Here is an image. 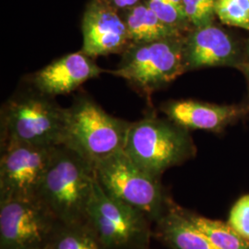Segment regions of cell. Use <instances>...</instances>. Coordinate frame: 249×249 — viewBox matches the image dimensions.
Masks as SVG:
<instances>
[{
    "label": "cell",
    "instance_id": "obj_16",
    "mask_svg": "<svg viewBox=\"0 0 249 249\" xmlns=\"http://www.w3.org/2000/svg\"><path fill=\"white\" fill-rule=\"evenodd\" d=\"M45 249H107L89 220L83 223L59 222Z\"/></svg>",
    "mask_w": 249,
    "mask_h": 249
},
{
    "label": "cell",
    "instance_id": "obj_21",
    "mask_svg": "<svg viewBox=\"0 0 249 249\" xmlns=\"http://www.w3.org/2000/svg\"><path fill=\"white\" fill-rule=\"evenodd\" d=\"M227 223L249 240V195L241 196L231 207Z\"/></svg>",
    "mask_w": 249,
    "mask_h": 249
},
{
    "label": "cell",
    "instance_id": "obj_23",
    "mask_svg": "<svg viewBox=\"0 0 249 249\" xmlns=\"http://www.w3.org/2000/svg\"><path fill=\"white\" fill-rule=\"evenodd\" d=\"M237 69H238V70L245 75V77H246V80H247V82H248V89H249V64L247 62L242 63L241 65L238 66Z\"/></svg>",
    "mask_w": 249,
    "mask_h": 249
},
{
    "label": "cell",
    "instance_id": "obj_7",
    "mask_svg": "<svg viewBox=\"0 0 249 249\" xmlns=\"http://www.w3.org/2000/svg\"><path fill=\"white\" fill-rule=\"evenodd\" d=\"M88 220L107 249H149L153 234L149 219L107 194L98 181L89 202Z\"/></svg>",
    "mask_w": 249,
    "mask_h": 249
},
{
    "label": "cell",
    "instance_id": "obj_19",
    "mask_svg": "<svg viewBox=\"0 0 249 249\" xmlns=\"http://www.w3.org/2000/svg\"><path fill=\"white\" fill-rule=\"evenodd\" d=\"M217 0H183V10L193 28L213 24Z\"/></svg>",
    "mask_w": 249,
    "mask_h": 249
},
{
    "label": "cell",
    "instance_id": "obj_13",
    "mask_svg": "<svg viewBox=\"0 0 249 249\" xmlns=\"http://www.w3.org/2000/svg\"><path fill=\"white\" fill-rule=\"evenodd\" d=\"M103 72L92 57L82 51L69 53L36 72L32 85L46 95L69 94Z\"/></svg>",
    "mask_w": 249,
    "mask_h": 249
},
{
    "label": "cell",
    "instance_id": "obj_24",
    "mask_svg": "<svg viewBox=\"0 0 249 249\" xmlns=\"http://www.w3.org/2000/svg\"><path fill=\"white\" fill-rule=\"evenodd\" d=\"M244 55H245V62L249 63V38L246 43V46H245V51H244Z\"/></svg>",
    "mask_w": 249,
    "mask_h": 249
},
{
    "label": "cell",
    "instance_id": "obj_5",
    "mask_svg": "<svg viewBox=\"0 0 249 249\" xmlns=\"http://www.w3.org/2000/svg\"><path fill=\"white\" fill-rule=\"evenodd\" d=\"M100 186L110 196L142 213L156 223L173 201L157 178L141 168L124 151L94 165Z\"/></svg>",
    "mask_w": 249,
    "mask_h": 249
},
{
    "label": "cell",
    "instance_id": "obj_18",
    "mask_svg": "<svg viewBox=\"0 0 249 249\" xmlns=\"http://www.w3.org/2000/svg\"><path fill=\"white\" fill-rule=\"evenodd\" d=\"M215 13L223 24L249 31V0H217Z\"/></svg>",
    "mask_w": 249,
    "mask_h": 249
},
{
    "label": "cell",
    "instance_id": "obj_25",
    "mask_svg": "<svg viewBox=\"0 0 249 249\" xmlns=\"http://www.w3.org/2000/svg\"><path fill=\"white\" fill-rule=\"evenodd\" d=\"M170 2H172L173 4H175L176 6H178L179 8L183 9V0H169Z\"/></svg>",
    "mask_w": 249,
    "mask_h": 249
},
{
    "label": "cell",
    "instance_id": "obj_4",
    "mask_svg": "<svg viewBox=\"0 0 249 249\" xmlns=\"http://www.w3.org/2000/svg\"><path fill=\"white\" fill-rule=\"evenodd\" d=\"M130 125L107 113L93 100L80 97L68 108L63 145L95 165L124 151Z\"/></svg>",
    "mask_w": 249,
    "mask_h": 249
},
{
    "label": "cell",
    "instance_id": "obj_3",
    "mask_svg": "<svg viewBox=\"0 0 249 249\" xmlns=\"http://www.w3.org/2000/svg\"><path fill=\"white\" fill-rule=\"evenodd\" d=\"M124 151L141 168L160 178L166 170L195 157L196 148L188 129L150 116L131 123Z\"/></svg>",
    "mask_w": 249,
    "mask_h": 249
},
{
    "label": "cell",
    "instance_id": "obj_10",
    "mask_svg": "<svg viewBox=\"0 0 249 249\" xmlns=\"http://www.w3.org/2000/svg\"><path fill=\"white\" fill-rule=\"evenodd\" d=\"M186 71L213 67L238 68L245 57L236 41L222 28L213 24L193 28L184 37Z\"/></svg>",
    "mask_w": 249,
    "mask_h": 249
},
{
    "label": "cell",
    "instance_id": "obj_14",
    "mask_svg": "<svg viewBox=\"0 0 249 249\" xmlns=\"http://www.w3.org/2000/svg\"><path fill=\"white\" fill-rule=\"evenodd\" d=\"M153 234L173 249H219L174 201L155 223Z\"/></svg>",
    "mask_w": 249,
    "mask_h": 249
},
{
    "label": "cell",
    "instance_id": "obj_9",
    "mask_svg": "<svg viewBox=\"0 0 249 249\" xmlns=\"http://www.w3.org/2000/svg\"><path fill=\"white\" fill-rule=\"evenodd\" d=\"M54 147L24 143L1 147L0 202L38 197Z\"/></svg>",
    "mask_w": 249,
    "mask_h": 249
},
{
    "label": "cell",
    "instance_id": "obj_20",
    "mask_svg": "<svg viewBox=\"0 0 249 249\" xmlns=\"http://www.w3.org/2000/svg\"><path fill=\"white\" fill-rule=\"evenodd\" d=\"M146 5L166 24L177 28L182 33L188 31L190 23L184 10L169 0H148Z\"/></svg>",
    "mask_w": 249,
    "mask_h": 249
},
{
    "label": "cell",
    "instance_id": "obj_11",
    "mask_svg": "<svg viewBox=\"0 0 249 249\" xmlns=\"http://www.w3.org/2000/svg\"><path fill=\"white\" fill-rule=\"evenodd\" d=\"M81 51L90 57L119 53L130 45L124 20L107 0H91L82 18Z\"/></svg>",
    "mask_w": 249,
    "mask_h": 249
},
{
    "label": "cell",
    "instance_id": "obj_15",
    "mask_svg": "<svg viewBox=\"0 0 249 249\" xmlns=\"http://www.w3.org/2000/svg\"><path fill=\"white\" fill-rule=\"evenodd\" d=\"M124 22L130 44H147L185 36L177 28L163 22L146 4L130 8Z\"/></svg>",
    "mask_w": 249,
    "mask_h": 249
},
{
    "label": "cell",
    "instance_id": "obj_12",
    "mask_svg": "<svg viewBox=\"0 0 249 249\" xmlns=\"http://www.w3.org/2000/svg\"><path fill=\"white\" fill-rule=\"evenodd\" d=\"M168 119L187 129L219 133L249 113V106L215 105L194 100L165 103L160 107Z\"/></svg>",
    "mask_w": 249,
    "mask_h": 249
},
{
    "label": "cell",
    "instance_id": "obj_6",
    "mask_svg": "<svg viewBox=\"0 0 249 249\" xmlns=\"http://www.w3.org/2000/svg\"><path fill=\"white\" fill-rule=\"evenodd\" d=\"M184 37L130 44L124 50L118 68L110 73L145 93H151L187 71L183 53Z\"/></svg>",
    "mask_w": 249,
    "mask_h": 249
},
{
    "label": "cell",
    "instance_id": "obj_17",
    "mask_svg": "<svg viewBox=\"0 0 249 249\" xmlns=\"http://www.w3.org/2000/svg\"><path fill=\"white\" fill-rule=\"evenodd\" d=\"M183 213L219 249H249V240L228 223L213 220L183 209Z\"/></svg>",
    "mask_w": 249,
    "mask_h": 249
},
{
    "label": "cell",
    "instance_id": "obj_22",
    "mask_svg": "<svg viewBox=\"0 0 249 249\" xmlns=\"http://www.w3.org/2000/svg\"><path fill=\"white\" fill-rule=\"evenodd\" d=\"M139 1L140 0H112V3L119 9H130L136 6Z\"/></svg>",
    "mask_w": 249,
    "mask_h": 249
},
{
    "label": "cell",
    "instance_id": "obj_2",
    "mask_svg": "<svg viewBox=\"0 0 249 249\" xmlns=\"http://www.w3.org/2000/svg\"><path fill=\"white\" fill-rule=\"evenodd\" d=\"M67 116L68 108L33 85L16 92L1 108V147L11 143L62 145Z\"/></svg>",
    "mask_w": 249,
    "mask_h": 249
},
{
    "label": "cell",
    "instance_id": "obj_1",
    "mask_svg": "<svg viewBox=\"0 0 249 249\" xmlns=\"http://www.w3.org/2000/svg\"><path fill=\"white\" fill-rule=\"evenodd\" d=\"M95 168L66 145L53 149L38 197L62 223L88 221V209L96 183Z\"/></svg>",
    "mask_w": 249,
    "mask_h": 249
},
{
    "label": "cell",
    "instance_id": "obj_8",
    "mask_svg": "<svg viewBox=\"0 0 249 249\" xmlns=\"http://www.w3.org/2000/svg\"><path fill=\"white\" fill-rule=\"evenodd\" d=\"M59 221L39 198L0 202V249H45Z\"/></svg>",
    "mask_w": 249,
    "mask_h": 249
}]
</instances>
